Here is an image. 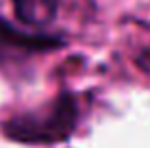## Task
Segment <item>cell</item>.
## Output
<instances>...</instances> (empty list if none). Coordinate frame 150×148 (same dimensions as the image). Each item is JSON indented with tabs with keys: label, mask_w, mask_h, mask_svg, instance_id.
Wrapping results in <instances>:
<instances>
[{
	"label": "cell",
	"mask_w": 150,
	"mask_h": 148,
	"mask_svg": "<svg viewBox=\"0 0 150 148\" xmlns=\"http://www.w3.org/2000/svg\"><path fill=\"white\" fill-rule=\"evenodd\" d=\"M76 115H79V111H76L74 98L63 96L33 113L13 118L4 129H7L9 137L22 142H52L65 137L74 129Z\"/></svg>",
	"instance_id": "cell-1"
},
{
	"label": "cell",
	"mask_w": 150,
	"mask_h": 148,
	"mask_svg": "<svg viewBox=\"0 0 150 148\" xmlns=\"http://www.w3.org/2000/svg\"><path fill=\"white\" fill-rule=\"evenodd\" d=\"M18 18L28 26L50 24L57 15V0H13Z\"/></svg>",
	"instance_id": "cell-2"
},
{
	"label": "cell",
	"mask_w": 150,
	"mask_h": 148,
	"mask_svg": "<svg viewBox=\"0 0 150 148\" xmlns=\"http://www.w3.org/2000/svg\"><path fill=\"white\" fill-rule=\"evenodd\" d=\"M57 42L52 37H37V35H28V33H18L15 28H11L7 22L0 20V46H11L15 50H48L52 48Z\"/></svg>",
	"instance_id": "cell-3"
}]
</instances>
